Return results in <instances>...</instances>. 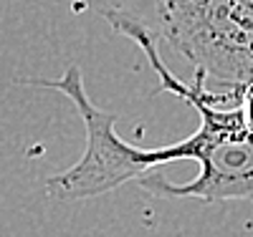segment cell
Returning <instances> with one entry per match:
<instances>
[{
  "mask_svg": "<svg viewBox=\"0 0 253 237\" xmlns=\"http://www.w3.org/2000/svg\"><path fill=\"white\" fill-rule=\"evenodd\" d=\"M101 15L117 33L144 51L160 78V89L193 106L200 114V126L193 136L172 146L139 149L117 134V116L89 99L79 66H69L53 81L33 78V86H46L66 96L86 129L81 159L46 182L48 195L53 200H89L137 182L152 197L165 200H253V129L246 114V91H210L203 71H195L193 83H182L167 71L157 53L155 33L144 20L122 8H107Z\"/></svg>",
  "mask_w": 253,
  "mask_h": 237,
  "instance_id": "1",
  "label": "cell"
},
{
  "mask_svg": "<svg viewBox=\"0 0 253 237\" xmlns=\"http://www.w3.org/2000/svg\"><path fill=\"white\" fill-rule=\"evenodd\" d=\"M246 114H248V124L253 129V86L246 91Z\"/></svg>",
  "mask_w": 253,
  "mask_h": 237,
  "instance_id": "3",
  "label": "cell"
},
{
  "mask_svg": "<svg viewBox=\"0 0 253 237\" xmlns=\"http://www.w3.org/2000/svg\"><path fill=\"white\" fill-rule=\"evenodd\" d=\"M160 33L225 89L253 86V0H157Z\"/></svg>",
  "mask_w": 253,
  "mask_h": 237,
  "instance_id": "2",
  "label": "cell"
}]
</instances>
